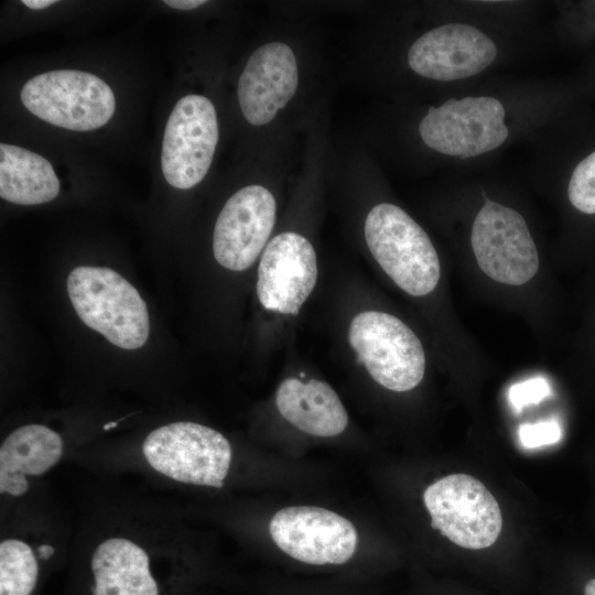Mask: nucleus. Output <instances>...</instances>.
Listing matches in <instances>:
<instances>
[{
  "instance_id": "obj_15",
  "label": "nucleus",
  "mask_w": 595,
  "mask_h": 595,
  "mask_svg": "<svg viewBox=\"0 0 595 595\" xmlns=\"http://www.w3.org/2000/svg\"><path fill=\"white\" fill-rule=\"evenodd\" d=\"M298 80L296 58L290 46L270 42L257 48L238 82L244 117L253 126L270 122L294 96Z\"/></svg>"
},
{
  "instance_id": "obj_10",
  "label": "nucleus",
  "mask_w": 595,
  "mask_h": 595,
  "mask_svg": "<svg viewBox=\"0 0 595 595\" xmlns=\"http://www.w3.org/2000/svg\"><path fill=\"white\" fill-rule=\"evenodd\" d=\"M218 142V122L213 102L201 95H186L172 109L165 125L161 169L166 182L187 190L208 172Z\"/></svg>"
},
{
  "instance_id": "obj_4",
  "label": "nucleus",
  "mask_w": 595,
  "mask_h": 595,
  "mask_svg": "<svg viewBox=\"0 0 595 595\" xmlns=\"http://www.w3.org/2000/svg\"><path fill=\"white\" fill-rule=\"evenodd\" d=\"M367 246L390 279L413 296L431 293L441 275L437 252L423 228L402 208L376 205L365 220Z\"/></svg>"
},
{
  "instance_id": "obj_12",
  "label": "nucleus",
  "mask_w": 595,
  "mask_h": 595,
  "mask_svg": "<svg viewBox=\"0 0 595 595\" xmlns=\"http://www.w3.org/2000/svg\"><path fill=\"white\" fill-rule=\"evenodd\" d=\"M277 204L269 190L249 185L236 192L220 210L213 235L216 261L242 271L258 258L275 221Z\"/></svg>"
},
{
  "instance_id": "obj_5",
  "label": "nucleus",
  "mask_w": 595,
  "mask_h": 595,
  "mask_svg": "<svg viewBox=\"0 0 595 595\" xmlns=\"http://www.w3.org/2000/svg\"><path fill=\"white\" fill-rule=\"evenodd\" d=\"M20 97L37 118L74 131L101 128L116 110L110 86L100 77L77 69L35 75L24 84Z\"/></svg>"
},
{
  "instance_id": "obj_18",
  "label": "nucleus",
  "mask_w": 595,
  "mask_h": 595,
  "mask_svg": "<svg viewBox=\"0 0 595 595\" xmlns=\"http://www.w3.org/2000/svg\"><path fill=\"white\" fill-rule=\"evenodd\" d=\"M275 404L286 421L313 436H336L348 423L347 411L337 393L317 379L306 382L284 379L277 389Z\"/></svg>"
},
{
  "instance_id": "obj_2",
  "label": "nucleus",
  "mask_w": 595,
  "mask_h": 595,
  "mask_svg": "<svg viewBox=\"0 0 595 595\" xmlns=\"http://www.w3.org/2000/svg\"><path fill=\"white\" fill-rule=\"evenodd\" d=\"M71 302L85 325L122 349L142 347L150 332L147 304L112 269L82 266L67 278Z\"/></svg>"
},
{
  "instance_id": "obj_17",
  "label": "nucleus",
  "mask_w": 595,
  "mask_h": 595,
  "mask_svg": "<svg viewBox=\"0 0 595 595\" xmlns=\"http://www.w3.org/2000/svg\"><path fill=\"white\" fill-rule=\"evenodd\" d=\"M2 529L0 541V595H32L43 563L57 550V537L33 520L17 518Z\"/></svg>"
},
{
  "instance_id": "obj_21",
  "label": "nucleus",
  "mask_w": 595,
  "mask_h": 595,
  "mask_svg": "<svg viewBox=\"0 0 595 595\" xmlns=\"http://www.w3.org/2000/svg\"><path fill=\"white\" fill-rule=\"evenodd\" d=\"M551 392L548 380L543 377H533L512 385L508 391V399L516 412H521L527 405L538 404Z\"/></svg>"
},
{
  "instance_id": "obj_9",
  "label": "nucleus",
  "mask_w": 595,
  "mask_h": 595,
  "mask_svg": "<svg viewBox=\"0 0 595 595\" xmlns=\"http://www.w3.org/2000/svg\"><path fill=\"white\" fill-rule=\"evenodd\" d=\"M470 244L482 271L499 283L521 285L538 272L537 246L513 208L486 198L474 219Z\"/></svg>"
},
{
  "instance_id": "obj_22",
  "label": "nucleus",
  "mask_w": 595,
  "mask_h": 595,
  "mask_svg": "<svg viewBox=\"0 0 595 595\" xmlns=\"http://www.w3.org/2000/svg\"><path fill=\"white\" fill-rule=\"evenodd\" d=\"M518 436L523 447L536 448L559 442L562 430L558 421L551 419L533 424H521L518 429Z\"/></svg>"
},
{
  "instance_id": "obj_11",
  "label": "nucleus",
  "mask_w": 595,
  "mask_h": 595,
  "mask_svg": "<svg viewBox=\"0 0 595 595\" xmlns=\"http://www.w3.org/2000/svg\"><path fill=\"white\" fill-rule=\"evenodd\" d=\"M280 550L307 564H344L354 555L358 534L343 516L320 507L294 506L277 511L269 524Z\"/></svg>"
},
{
  "instance_id": "obj_19",
  "label": "nucleus",
  "mask_w": 595,
  "mask_h": 595,
  "mask_svg": "<svg viewBox=\"0 0 595 595\" xmlns=\"http://www.w3.org/2000/svg\"><path fill=\"white\" fill-rule=\"evenodd\" d=\"M60 192L52 164L24 148L0 144V196L19 205L51 202Z\"/></svg>"
},
{
  "instance_id": "obj_8",
  "label": "nucleus",
  "mask_w": 595,
  "mask_h": 595,
  "mask_svg": "<svg viewBox=\"0 0 595 595\" xmlns=\"http://www.w3.org/2000/svg\"><path fill=\"white\" fill-rule=\"evenodd\" d=\"M505 116L501 101L493 97L451 98L429 109L419 132L429 148L468 159L493 151L507 140Z\"/></svg>"
},
{
  "instance_id": "obj_3",
  "label": "nucleus",
  "mask_w": 595,
  "mask_h": 595,
  "mask_svg": "<svg viewBox=\"0 0 595 595\" xmlns=\"http://www.w3.org/2000/svg\"><path fill=\"white\" fill-rule=\"evenodd\" d=\"M140 450L147 467L166 480L212 488L224 487L232 461L225 435L192 421L152 430Z\"/></svg>"
},
{
  "instance_id": "obj_7",
  "label": "nucleus",
  "mask_w": 595,
  "mask_h": 595,
  "mask_svg": "<svg viewBox=\"0 0 595 595\" xmlns=\"http://www.w3.org/2000/svg\"><path fill=\"white\" fill-rule=\"evenodd\" d=\"M431 527L456 545L470 550L493 545L502 528L500 507L477 478L467 474L447 475L423 493Z\"/></svg>"
},
{
  "instance_id": "obj_24",
  "label": "nucleus",
  "mask_w": 595,
  "mask_h": 595,
  "mask_svg": "<svg viewBox=\"0 0 595 595\" xmlns=\"http://www.w3.org/2000/svg\"><path fill=\"white\" fill-rule=\"evenodd\" d=\"M55 3V0H22V4L33 10H42Z\"/></svg>"
},
{
  "instance_id": "obj_6",
  "label": "nucleus",
  "mask_w": 595,
  "mask_h": 595,
  "mask_svg": "<svg viewBox=\"0 0 595 595\" xmlns=\"http://www.w3.org/2000/svg\"><path fill=\"white\" fill-rule=\"evenodd\" d=\"M348 339L371 378L396 392L415 388L425 372V354L415 333L398 317L379 311L357 314Z\"/></svg>"
},
{
  "instance_id": "obj_16",
  "label": "nucleus",
  "mask_w": 595,
  "mask_h": 595,
  "mask_svg": "<svg viewBox=\"0 0 595 595\" xmlns=\"http://www.w3.org/2000/svg\"><path fill=\"white\" fill-rule=\"evenodd\" d=\"M65 442L47 425L31 423L10 432L0 445V495L6 505L31 494L34 483L63 459Z\"/></svg>"
},
{
  "instance_id": "obj_25",
  "label": "nucleus",
  "mask_w": 595,
  "mask_h": 595,
  "mask_svg": "<svg viewBox=\"0 0 595 595\" xmlns=\"http://www.w3.org/2000/svg\"><path fill=\"white\" fill-rule=\"evenodd\" d=\"M584 595H595V578H592L586 583Z\"/></svg>"
},
{
  "instance_id": "obj_20",
  "label": "nucleus",
  "mask_w": 595,
  "mask_h": 595,
  "mask_svg": "<svg viewBox=\"0 0 595 595\" xmlns=\"http://www.w3.org/2000/svg\"><path fill=\"white\" fill-rule=\"evenodd\" d=\"M567 196L576 209L595 215V151L583 159L573 170L567 186Z\"/></svg>"
},
{
  "instance_id": "obj_14",
  "label": "nucleus",
  "mask_w": 595,
  "mask_h": 595,
  "mask_svg": "<svg viewBox=\"0 0 595 595\" xmlns=\"http://www.w3.org/2000/svg\"><path fill=\"white\" fill-rule=\"evenodd\" d=\"M316 279V255L311 242L296 232H282L262 252L258 299L267 310L295 315L312 293Z\"/></svg>"
},
{
  "instance_id": "obj_23",
  "label": "nucleus",
  "mask_w": 595,
  "mask_h": 595,
  "mask_svg": "<svg viewBox=\"0 0 595 595\" xmlns=\"http://www.w3.org/2000/svg\"><path fill=\"white\" fill-rule=\"evenodd\" d=\"M165 4L177 10H193L206 3L204 0H165Z\"/></svg>"
},
{
  "instance_id": "obj_13",
  "label": "nucleus",
  "mask_w": 595,
  "mask_h": 595,
  "mask_svg": "<svg viewBox=\"0 0 595 595\" xmlns=\"http://www.w3.org/2000/svg\"><path fill=\"white\" fill-rule=\"evenodd\" d=\"M494 41L466 23H447L425 32L410 47L408 64L418 75L441 82L474 76L493 64Z\"/></svg>"
},
{
  "instance_id": "obj_1",
  "label": "nucleus",
  "mask_w": 595,
  "mask_h": 595,
  "mask_svg": "<svg viewBox=\"0 0 595 595\" xmlns=\"http://www.w3.org/2000/svg\"><path fill=\"white\" fill-rule=\"evenodd\" d=\"M148 510L116 516L90 534L91 595H162L155 565L173 558V516Z\"/></svg>"
}]
</instances>
